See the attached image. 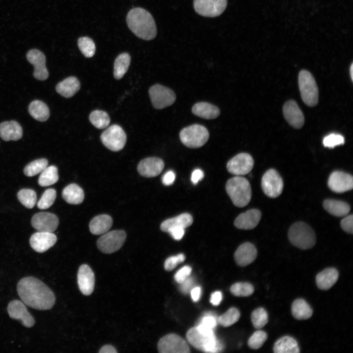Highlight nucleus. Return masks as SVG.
Listing matches in <instances>:
<instances>
[{
  "instance_id": "obj_1",
  "label": "nucleus",
  "mask_w": 353,
  "mask_h": 353,
  "mask_svg": "<svg viewBox=\"0 0 353 353\" xmlns=\"http://www.w3.org/2000/svg\"><path fill=\"white\" fill-rule=\"evenodd\" d=\"M17 291L24 303L33 309L49 310L55 302L53 291L42 281L34 277L21 278L17 283Z\"/></svg>"
},
{
  "instance_id": "obj_2",
  "label": "nucleus",
  "mask_w": 353,
  "mask_h": 353,
  "mask_svg": "<svg viewBox=\"0 0 353 353\" xmlns=\"http://www.w3.org/2000/svg\"><path fill=\"white\" fill-rule=\"evenodd\" d=\"M126 23L130 30L142 39L151 40L156 35L155 21L151 13L143 8L131 9L127 15Z\"/></svg>"
},
{
  "instance_id": "obj_3",
  "label": "nucleus",
  "mask_w": 353,
  "mask_h": 353,
  "mask_svg": "<svg viewBox=\"0 0 353 353\" xmlns=\"http://www.w3.org/2000/svg\"><path fill=\"white\" fill-rule=\"evenodd\" d=\"M226 190L235 206L243 207L250 202L252 190L250 182L245 177L237 176L229 179L226 183Z\"/></svg>"
},
{
  "instance_id": "obj_4",
  "label": "nucleus",
  "mask_w": 353,
  "mask_h": 353,
  "mask_svg": "<svg viewBox=\"0 0 353 353\" xmlns=\"http://www.w3.org/2000/svg\"><path fill=\"white\" fill-rule=\"evenodd\" d=\"M288 238L292 245L303 250L312 248L316 243V236L313 230L306 224L298 222L289 228Z\"/></svg>"
},
{
  "instance_id": "obj_5",
  "label": "nucleus",
  "mask_w": 353,
  "mask_h": 353,
  "mask_svg": "<svg viewBox=\"0 0 353 353\" xmlns=\"http://www.w3.org/2000/svg\"><path fill=\"white\" fill-rule=\"evenodd\" d=\"M187 341L196 349L205 353H218L224 348L223 343L214 334L206 336L201 333L196 327L190 328L186 333Z\"/></svg>"
},
{
  "instance_id": "obj_6",
  "label": "nucleus",
  "mask_w": 353,
  "mask_h": 353,
  "mask_svg": "<svg viewBox=\"0 0 353 353\" xmlns=\"http://www.w3.org/2000/svg\"><path fill=\"white\" fill-rule=\"evenodd\" d=\"M298 84L301 98L309 106H315L318 101L319 92L316 81L312 74L306 70L300 72Z\"/></svg>"
},
{
  "instance_id": "obj_7",
  "label": "nucleus",
  "mask_w": 353,
  "mask_h": 353,
  "mask_svg": "<svg viewBox=\"0 0 353 353\" xmlns=\"http://www.w3.org/2000/svg\"><path fill=\"white\" fill-rule=\"evenodd\" d=\"M209 136L207 128L199 124L185 127L179 133V138L182 143L190 148L201 147L208 141Z\"/></svg>"
},
{
  "instance_id": "obj_8",
  "label": "nucleus",
  "mask_w": 353,
  "mask_h": 353,
  "mask_svg": "<svg viewBox=\"0 0 353 353\" xmlns=\"http://www.w3.org/2000/svg\"><path fill=\"white\" fill-rule=\"evenodd\" d=\"M126 236V233L122 230L107 232L97 240L98 248L104 253L114 252L122 247L125 242Z\"/></svg>"
},
{
  "instance_id": "obj_9",
  "label": "nucleus",
  "mask_w": 353,
  "mask_h": 353,
  "mask_svg": "<svg viewBox=\"0 0 353 353\" xmlns=\"http://www.w3.org/2000/svg\"><path fill=\"white\" fill-rule=\"evenodd\" d=\"M101 139L102 144L109 150L118 151L124 147L126 141V136L120 126L113 125L101 133Z\"/></svg>"
},
{
  "instance_id": "obj_10",
  "label": "nucleus",
  "mask_w": 353,
  "mask_h": 353,
  "mask_svg": "<svg viewBox=\"0 0 353 353\" xmlns=\"http://www.w3.org/2000/svg\"><path fill=\"white\" fill-rule=\"evenodd\" d=\"M149 93L152 105L157 109L171 106L176 100V94L172 90L159 84L151 86Z\"/></svg>"
},
{
  "instance_id": "obj_11",
  "label": "nucleus",
  "mask_w": 353,
  "mask_h": 353,
  "mask_svg": "<svg viewBox=\"0 0 353 353\" xmlns=\"http://www.w3.org/2000/svg\"><path fill=\"white\" fill-rule=\"evenodd\" d=\"M158 351L160 353H188L190 348L186 341L175 333L167 334L159 340Z\"/></svg>"
},
{
  "instance_id": "obj_12",
  "label": "nucleus",
  "mask_w": 353,
  "mask_h": 353,
  "mask_svg": "<svg viewBox=\"0 0 353 353\" xmlns=\"http://www.w3.org/2000/svg\"><path fill=\"white\" fill-rule=\"evenodd\" d=\"M261 187L266 195L272 198H277L282 193L283 180L276 170L270 169L262 177Z\"/></svg>"
},
{
  "instance_id": "obj_13",
  "label": "nucleus",
  "mask_w": 353,
  "mask_h": 353,
  "mask_svg": "<svg viewBox=\"0 0 353 353\" xmlns=\"http://www.w3.org/2000/svg\"><path fill=\"white\" fill-rule=\"evenodd\" d=\"M193 5L198 14L204 17H215L225 11L227 0H194Z\"/></svg>"
},
{
  "instance_id": "obj_14",
  "label": "nucleus",
  "mask_w": 353,
  "mask_h": 353,
  "mask_svg": "<svg viewBox=\"0 0 353 353\" xmlns=\"http://www.w3.org/2000/svg\"><path fill=\"white\" fill-rule=\"evenodd\" d=\"M254 165L252 156L247 153H239L230 159L227 164L229 173L236 176L245 175L249 173Z\"/></svg>"
},
{
  "instance_id": "obj_15",
  "label": "nucleus",
  "mask_w": 353,
  "mask_h": 353,
  "mask_svg": "<svg viewBox=\"0 0 353 353\" xmlns=\"http://www.w3.org/2000/svg\"><path fill=\"white\" fill-rule=\"evenodd\" d=\"M7 309L9 317L12 319L19 320L24 327L31 328L35 324V319L21 301H11L9 303Z\"/></svg>"
},
{
  "instance_id": "obj_16",
  "label": "nucleus",
  "mask_w": 353,
  "mask_h": 353,
  "mask_svg": "<svg viewBox=\"0 0 353 353\" xmlns=\"http://www.w3.org/2000/svg\"><path fill=\"white\" fill-rule=\"evenodd\" d=\"M28 62L34 66L33 76L39 80H45L49 77V72L46 68V58L45 54L37 49H31L26 54Z\"/></svg>"
},
{
  "instance_id": "obj_17",
  "label": "nucleus",
  "mask_w": 353,
  "mask_h": 353,
  "mask_svg": "<svg viewBox=\"0 0 353 353\" xmlns=\"http://www.w3.org/2000/svg\"><path fill=\"white\" fill-rule=\"evenodd\" d=\"M328 185L334 192L344 193L353 189V178L350 174L342 171H334L330 175Z\"/></svg>"
},
{
  "instance_id": "obj_18",
  "label": "nucleus",
  "mask_w": 353,
  "mask_h": 353,
  "mask_svg": "<svg viewBox=\"0 0 353 353\" xmlns=\"http://www.w3.org/2000/svg\"><path fill=\"white\" fill-rule=\"evenodd\" d=\"M32 227L38 231L52 232L59 224L58 217L50 212H39L34 215L31 219Z\"/></svg>"
},
{
  "instance_id": "obj_19",
  "label": "nucleus",
  "mask_w": 353,
  "mask_h": 353,
  "mask_svg": "<svg viewBox=\"0 0 353 353\" xmlns=\"http://www.w3.org/2000/svg\"><path fill=\"white\" fill-rule=\"evenodd\" d=\"M284 117L288 123L295 128H301L304 122L303 112L297 102L293 100L286 101L283 107Z\"/></svg>"
},
{
  "instance_id": "obj_20",
  "label": "nucleus",
  "mask_w": 353,
  "mask_h": 353,
  "mask_svg": "<svg viewBox=\"0 0 353 353\" xmlns=\"http://www.w3.org/2000/svg\"><path fill=\"white\" fill-rule=\"evenodd\" d=\"M56 241L57 237L53 233L38 231L31 236L29 243L35 251L42 253L52 247Z\"/></svg>"
},
{
  "instance_id": "obj_21",
  "label": "nucleus",
  "mask_w": 353,
  "mask_h": 353,
  "mask_svg": "<svg viewBox=\"0 0 353 353\" xmlns=\"http://www.w3.org/2000/svg\"><path fill=\"white\" fill-rule=\"evenodd\" d=\"M164 163L160 158H146L139 163L137 170L139 174L146 177H155L159 175L164 169Z\"/></svg>"
},
{
  "instance_id": "obj_22",
  "label": "nucleus",
  "mask_w": 353,
  "mask_h": 353,
  "mask_svg": "<svg viewBox=\"0 0 353 353\" xmlns=\"http://www.w3.org/2000/svg\"><path fill=\"white\" fill-rule=\"evenodd\" d=\"M77 283L81 292L84 295L92 294L95 285L94 274L87 264L81 265L77 273Z\"/></svg>"
},
{
  "instance_id": "obj_23",
  "label": "nucleus",
  "mask_w": 353,
  "mask_h": 353,
  "mask_svg": "<svg viewBox=\"0 0 353 353\" xmlns=\"http://www.w3.org/2000/svg\"><path fill=\"white\" fill-rule=\"evenodd\" d=\"M257 254L255 246L251 243L246 242L241 245L235 251L234 260L238 266L245 267L255 260Z\"/></svg>"
},
{
  "instance_id": "obj_24",
  "label": "nucleus",
  "mask_w": 353,
  "mask_h": 353,
  "mask_svg": "<svg viewBox=\"0 0 353 353\" xmlns=\"http://www.w3.org/2000/svg\"><path fill=\"white\" fill-rule=\"evenodd\" d=\"M261 217V212L256 209H252L240 214L235 220L234 225L237 228L252 229L259 223Z\"/></svg>"
},
{
  "instance_id": "obj_25",
  "label": "nucleus",
  "mask_w": 353,
  "mask_h": 353,
  "mask_svg": "<svg viewBox=\"0 0 353 353\" xmlns=\"http://www.w3.org/2000/svg\"><path fill=\"white\" fill-rule=\"evenodd\" d=\"M23 129L15 121H5L0 124V136L5 141H17L23 136Z\"/></svg>"
},
{
  "instance_id": "obj_26",
  "label": "nucleus",
  "mask_w": 353,
  "mask_h": 353,
  "mask_svg": "<svg viewBox=\"0 0 353 353\" xmlns=\"http://www.w3.org/2000/svg\"><path fill=\"white\" fill-rule=\"evenodd\" d=\"M338 271L334 268H328L318 273L316 277V283L321 290L329 289L337 281Z\"/></svg>"
},
{
  "instance_id": "obj_27",
  "label": "nucleus",
  "mask_w": 353,
  "mask_h": 353,
  "mask_svg": "<svg viewBox=\"0 0 353 353\" xmlns=\"http://www.w3.org/2000/svg\"><path fill=\"white\" fill-rule=\"evenodd\" d=\"M112 224L113 220L109 215L101 214L92 219L89 224V228L92 234L101 235L107 232Z\"/></svg>"
},
{
  "instance_id": "obj_28",
  "label": "nucleus",
  "mask_w": 353,
  "mask_h": 353,
  "mask_svg": "<svg viewBox=\"0 0 353 353\" xmlns=\"http://www.w3.org/2000/svg\"><path fill=\"white\" fill-rule=\"evenodd\" d=\"M80 87V84L78 79L75 76H70L58 83L55 89L59 94L69 98L77 92Z\"/></svg>"
},
{
  "instance_id": "obj_29",
  "label": "nucleus",
  "mask_w": 353,
  "mask_h": 353,
  "mask_svg": "<svg viewBox=\"0 0 353 353\" xmlns=\"http://www.w3.org/2000/svg\"><path fill=\"white\" fill-rule=\"evenodd\" d=\"M192 112L194 115L205 119H215L220 113L218 107L206 102L196 103L192 107Z\"/></svg>"
},
{
  "instance_id": "obj_30",
  "label": "nucleus",
  "mask_w": 353,
  "mask_h": 353,
  "mask_svg": "<svg viewBox=\"0 0 353 353\" xmlns=\"http://www.w3.org/2000/svg\"><path fill=\"white\" fill-rule=\"evenodd\" d=\"M193 222V217L190 214L184 213L176 217L165 220L160 225V229L164 232L174 227H181L184 228L190 226Z\"/></svg>"
},
{
  "instance_id": "obj_31",
  "label": "nucleus",
  "mask_w": 353,
  "mask_h": 353,
  "mask_svg": "<svg viewBox=\"0 0 353 353\" xmlns=\"http://www.w3.org/2000/svg\"><path fill=\"white\" fill-rule=\"evenodd\" d=\"M273 351L275 353H299L300 348L297 341L293 337L284 336L275 343Z\"/></svg>"
},
{
  "instance_id": "obj_32",
  "label": "nucleus",
  "mask_w": 353,
  "mask_h": 353,
  "mask_svg": "<svg viewBox=\"0 0 353 353\" xmlns=\"http://www.w3.org/2000/svg\"><path fill=\"white\" fill-rule=\"evenodd\" d=\"M65 201L72 204H78L82 203L84 198V193L82 189L78 185L72 183L65 187L62 193Z\"/></svg>"
},
{
  "instance_id": "obj_33",
  "label": "nucleus",
  "mask_w": 353,
  "mask_h": 353,
  "mask_svg": "<svg viewBox=\"0 0 353 353\" xmlns=\"http://www.w3.org/2000/svg\"><path fill=\"white\" fill-rule=\"evenodd\" d=\"M323 206L329 213L337 217L346 216L351 209L350 205L346 202L332 199L325 200Z\"/></svg>"
},
{
  "instance_id": "obj_34",
  "label": "nucleus",
  "mask_w": 353,
  "mask_h": 353,
  "mask_svg": "<svg viewBox=\"0 0 353 353\" xmlns=\"http://www.w3.org/2000/svg\"><path fill=\"white\" fill-rule=\"evenodd\" d=\"M293 316L297 320H306L312 315L313 310L307 303L303 299L295 300L291 306Z\"/></svg>"
},
{
  "instance_id": "obj_35",
  "label": "nucleus",
  "mask_w": 353,
  "mask_h": 353,
  "mask_svg": "<svg viewBox=\"0 0 353 353\" xmlns=\"http://www.w3.org/2000/svg\"><path fill=\"white\" fill-rule=\"evenodd\" d=\"M30 115L35 120L44 122L50 116V110L48 106L44 102L39 100L32 101L28 106Z\"/></svg>"
},
{
  "instance_id": "obj_36",
  "label": "nucleus",
  "mask_w": 353,
  "mask_h": 353,
  "mask_svg": "<svg viewBox=\"0 0 353 353\" xmlns=\"http://www.w3.org/2000/svg\"><path fill=\"white\" fill-rule=\"evenodd\" d=\"M130 60L129 54L126 52L121 53L116 57L114 64L115 78L120 79L123 77L129 68Z\"/></svg>"
},
{
  "instance_id": "obj_37",
  "label": "nucleus",
  "mask_w": 353,
  "mask_h": 353,
  "mask_svg": "<svg viewBox=\"0 0 353 353\" xmlns=\"http://www.w3.org/2000/svg\"><path fill=\"white\" fill-rule=\"evenodd\" d=\"M58 178L57 167L51 165L47 167L41 173L38 178V183L41 186H48L56 183Z\"/></svg>"
},
{
  "instance_id": "obj_38",
  "label": "nucleus",
  "mask_w": 353,
  "mask_h": 353,
  "mask_svg": "<svg viewBox=\"0 0 353 353\" xmlns=\"http://www.w3.org/2000/svg\"><path fill=\"white\" fill-rule=\"evenodd\" d=\"M89 120L91 124L98 129L106 128L110 122L108 114L106 112L100 110L92 111L89 115Z\"/></svg>"
},
{
  "instance_id": "obj_39",
  "label": "nucleus",
  "mask_w": 353,
  "mask_h": 353,
  "mask_svg": "<svg viewBox=\"0 0 353 353\" xmlns=\"http://www.w3.org/2000/svg\"><path fill=\"white\" fill-rule=\"evenodd\" d=\"M48 165V161L45 158H40L35 160L25 167L24 170V174L27 176H33L41 173Z\"/></svg>"
},
{
  "instance_id": "obj_40",
  "label": "nucleus",
  "mask_w": 353,
  "mask_h": 353,
  "mask_svg": "<svg viewBox=\"0 0 353 353\" xmlns=\"http://www.w3.org/2000/svg\"><path fill=\"white\" fill-rule=\"evenodd\" d=\"M17 197L20 202L27 208H33L36 203V193L32 189H21L18 193Z\"/></svg>"
},
{
  "instance_id": "obj_41",
  "label": "nucleus",
  "mask_w": 353,
  "mask_h": 353,
  "mask_svg": "<svg viewBox=\"0 0 353 353\" xmlns=\"http://www.w3.org/2000/svg\"><path fill=\"white\" fill-rule=\"evenodd\" d=\"M240 317V313L235 307H231L218 318L219 324L224 327H229L237 322Z\"/></svg>"
},
{
  "instance_id": "obj_42",
  "label": "nucleus",
  "mask_w": 353,
  "mask_h": 353,
  "mask_svg": "<svg viewBox=\"0 0 353 353\" xmlns=\"http://www.w3.org/2000/svg\"><path fill=\"white\" fill-rule=\"evenodd\" d=\"M254 290L253 285L249 282H237L231 285L230 292L237 297H248L252 294Z\"/></svg>"
},
{
  "instance_id": "obj_43",
  "label": "nucleus",
  "mask_w": 353,
  "mask_h": 353,
  "mask_svg": "<svg viewBox=\"0 0 353 353\" xmlns=\"http://www.w3.org/2000/svg\"><path fill=\"white\" fill-rule=\"evenodd\" d=\"M77 45L80 51L86 57L90 58L94 55L96 46L92 39L88 37H80L78 39Z\"/></svg>"
},
{
  "instance_id": "obj_44",
  "label": "nucleus",
  "mask_w": 353,
  "mask_h": 353,
  "mask_svg": "<svg viewBox=\"0 0 353 353\" xmlns=\"http://www.w3.org/2000/svg\"><path fill=\"white\" fill-rule=\"evenodd\" d=\"M268 315L263 307L254 310L251 314V320L253 327L256 329L262 328L268 322Z\"/></svg>"
},
{
  "instance_id": "obj_45",
  "label": "nucleus",
  "mask_w": 353,
  "mask_h": 353,
  "mask_svg": "<svg viewBox=\"0 0 353 353\" xmlns=\"http://www.w3.org/2000/svg\"><path fill=\"white\" fill-rule=\"evenodd\" d=\"M56 191L52 188L47 189L42 194L37 205L40 209H46L50 207L56 199Z\"/></svg>"
},
{
  "instance_id": "obj_46",
  "label": "nucleus",
  "mask_w": 353,
  "mask_h": 353,
  "mask_svg": "<svg viewBox=\"0 0 353 353\" xmlns=\"http://www.w3.org/2000/svg\"><path fill=\"white\" fill-rule=\"evenodd\" d=\"M267 337V334L265 331L260 330H257L249 338L248 341V346L252 349H258L266 341Z\"/></svg>"
},
{
  "instance_id": "obj_47",
  "label": "nucleus",
  "mask_w": 353,
  "mask_h": 353,
  "mask_svg": "<svg viewBox=\"0 0 353 353\" xmlns=\"http://www.w3.org/2000/svg\"><path fill=\"white\" fill-rule=\"evenodd\" d=\"M323 143L326 147L334 148L336 146L343 144L344 138L340 134L332 133L324 138Z\"/></svg>"
},
{
  "instance_id": "obj_48",
  "label": "nucleus",
  "mask_w": 353,
  "mask_h": 353,
  "mask_svg": "<svg viewBox=\"0 0 353 353\" xmlns=\"http://www.w3.org/2000/svg\"><path fill=\"white\" fill-rule=\"evenodd\" d=\"M185 258V255L182 253L170 256L165 261L164 269L166 271H170L175 269L178 264L183 262Z\"/></svg>"
},
{
  "instance_id": "obj_49",
  "label": "nucleus",
  "mask_w": 353,
  "mask_h": 353,
  "mask_svg": "<svg viewBox=\"0 0 353 353\" xmlns=\"http://www.w3.org/2000/svg\"><path fill=\"white\" fill-rule=\"evenodd\" d=\"M192 268L189 266H185L179 269L175 275L174 279L178 283H182L191 273Z\"/></svg>"
},
{
  "instance_id": "obj_50",
  "label": "nucleus",
  "mask_w": 353,
  "mask_h": 353,
  "mask_svg": "<svg viewBox=\"0 0 353 353\" xmlns=\"http://www.w3.org/2000/svg\"><path fill=\"white\" fill-rule=\"evenodd\" d=\"M342 228L346 232L353 234V216L350 215L344 218L340 223Z\"/></svg>"
},
{
  "instance_id": "obj_51",
  "label": "nucleus",
  "mask_w": 353,
  "mask_h": 353,
  "mask_svg": "<svg viewBox=\"0 0 353 353\" xmlns=\"http://www.w3.org/2000/svg\"><path fill=\"white\" fill-rule=\"evenodd\" d=\"M199 324L213 329L217 325V320L213 316L208 315L203 317Z\"/></svg>"
},
{
  "instance_id": "obj_52",
  "label": "nucleus",
  "mask_w": 353,
  "mask_h": 353,
  "mask_svg": "<svg viewBox=\"0 0 353 353\" xmlns=\"http://www.w3.org/2000/svg\"><path fill=\"white\" fill-rule=\"evenodd\" d=\"M185 228L181 227H174L170 228L168 232L176 240H180L185 233Z\"/></svg>"
},
{
  "instance_id": "obj_53",
  "label": "nucleus",
  "mask_w": 353,
  "mask_h": 353,
  "mask_svg": "<svg viewBox=\"0 0 353 353\" xmlns=\"http://www.w3.org/2000/svg\"><path fill=\"white\" fill-rule=\"evenodd\" d=\"M176 178L175 173L173 171H169L167 172L162 178V183L167 186L172 184Z\"/></svg>"
},
{
  "instance_id": "obj_54",
  "label": "nucleus",
  "mask_w": 353,
  "mask_h": 353,
  "mask_svg": "<svg viewBox=\"0 0 353 353\" xmlns=\"http://www.w3.org/2000/svg\"><path fill=\"white\" fill-rule=\"evenodd\" d=\"M180 284L181 291L183 293H188L192 287L193 284V278L188 277Z\"/></svg>"
},
{
  "instance_id": "obj_55",
  "label": "nucleus",
  "mask_w": 353,
  "mask_h": 353,
  "mask_svg": "<svg viewBox=\"0 0 353 353\" xmlns=\"http://www.w3.org/2000/svg\"><path fill=\"white\" fill-rule=\"evenodd\" d=\"M204 177V174L201 169H195L192 173L191 180L192 182L196 184Z\"/></svg>"
},
{
  "instance_id": "obj_56",
  "label": "nucleus",
  "mask_w": 353,
  "mask_h": 353,
  "mask_svg": "<svg viewBox=\"0 0 353 353\" xmlns=\"http://www.w3.org/2000/svg\"><path fill=\"white\" fill-rule=\"evenodd\" d=\"M222 299V295L220 291L213 293L210 297V303L214 305H218Z\"/></svg>"
},
{
  "instance_id": "obj_57",
  "label": "nucleus",
  "mask_w": 353,
  "mask_h": 353,
  "mask_svg": "<svg viewBox=\"0 0 353 353\" xmlns=\"http://www.w3.org/2000/svg\"><path fill=\"white\" fill-rule=\"evenodd\" d=\"M191 296L194 302H197L200 299L201 294L200 287H195L191 290Z\"/></svg>"
},
{
  "instance_id": "obj_58",
  "label": "nucleus",
  "mask_w": 353,
  "mask_h": 353,
  "mask_svg": "<svg viewBox=\"0 0 353 353\" xmlns=\"http://www.w3.org/2000/svg\"><path fill=\"white\" fill-rule=\"evenodd\" d=\"M100 353H116L117 351L115 348L109 345H104L102 347L99 351Z\"/></svg>"
},
{
  "instance_id": "obj_59",
  "label": "nucleus",
  "mask_w": 353,
  "mask_h": 353,
  "mask_svg": "<svg viewBox=\"0 0 353 353\" xmlns=\"http://www.w3.org/2000/svg\"><path fill=\"white\" fill-rule=\"evenodd\" d=\"M350 73L351 79L353 81V63L351 64V66L350 68Z\"/></svg>"
}]
</instances>
